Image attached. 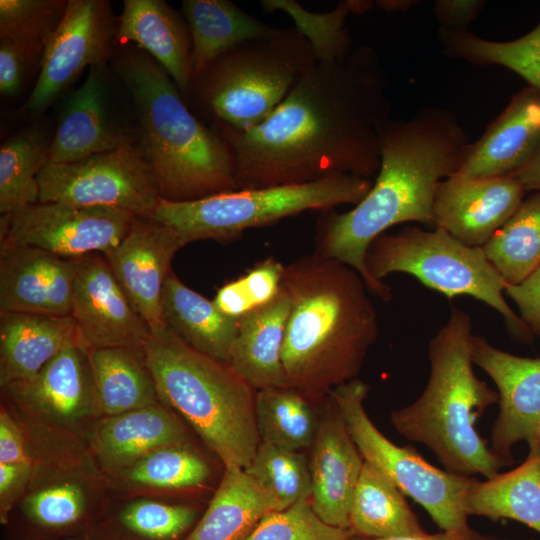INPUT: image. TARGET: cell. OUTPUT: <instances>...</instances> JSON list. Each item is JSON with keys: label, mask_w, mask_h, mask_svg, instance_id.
I'll use <instances>...</instances> for the list:
<instances>
[{"label": "cell", "mask_w": 540, "mask_h": 540, "mask_svg": "<svg viewBox=\"0 0 540 540\" xmlns=\"http://www.w3.org/2000/svg\"><path fill=\"white\" fill-rule=\"evenodd\" d=\"M388 80L375 50L317 61L259 125L214 128L227 142L240 189L305 184L336 175L373 180L380 130L390 119Z\"/></svg>", "instance_id": "6da1fadb"}, {"label": "cell", "mask_w": 540, "mask_h": 540, "mask_svg": "<svg viewBox=\"0 0 540 540\" xmlns=\"http://www.w3.org/2000/svg\"><path fill=\"white\" fill-rule=\"evenodd\" d=\"M469 145L456 116L446 109L423 108L409 120H387L380 130V167L370 191L347 212L322 211L314 253L352 267L370 293L390 300L391 288L366 269L369 245L403 222L434 226L438 185L458 171Z\"/></svg>", "instance_id": "7a4b0ae2"}, {"label": "cell", "mask_w": 540, "mask_h": 540, "mask_svg": "<svg viewBox=\"0 0 540 540\" xmlns=\"http://www.w3.org/2000/svg\"><path fill=\"white\" fill-rule=\"evenodd\" d=\"M282 287L291 302L282 350L289 387L314 399L356 379L379 332L362 276L313 253L285 265Z\"/></svg>", "instance_id": "3957f363"}, {"label": "cell", "mask_w": 540, "mask_h": 540, "mask_svg": "<svg viewBox=\"0 0 540 540\" xmlns=\"http://www.w3.org/2000/svg\"><path fill=\"white\" fill-rule=\"evenodd\" d=\"M111 65L135 106V140L161 198L185 202L239 190L231 150L188 108L169 73L134 45L114 50Z\"/></svg>", "instance_id": "277c9868"}, {"label": "cell", "mask_w": 540, "mask_h": 540, "mask_svg": "<svg viewBox=\"0 0 540 540\" xmlns=\"http://www.w3.org/2000/svg\"><path fill=\"white\" fill-rule=\"evenodd\" d=\"M471 317L453 307L428 345L430 374L421 395L392 411L390 422L410 441L425 445L445 470L486 479L507 466L475 428L499 394L474 373Z\"/></svg>", "instance_id": "5b68a950"}, {"label": "cell", "mask_w": 540, "mask_h": 540, "mask_svg": "<svg viewBox=\"0 0 540 540\" xmlns=\"http://www.w3.org/2000/svg\"><path fill=\"white\" fill-rule=\"evenodd\" d=\"M159 401L174 411L224 467L245 468L260 438L254 390L228 363L205 355L166 326L145 344Z\"/></svg>", "instance_id": "8992f818"}, {"label": "cell", "mask_w": 540, "mask_h": 540, "mask_svg": "<svg viewBox=\"0 0 540 540\" xmlns=\"http://www.w3.org/2000/svg\"><path fill=\"white\" fill-rule=\"evenodd\" d=\"M317 62L295 27L237 44L195 75L190 98L211 121L246 132L262 123Z\"/></svg>", "instance_id": "52a82bcc"}, {"label": "cell", "mask_w": 540, "mask_h": 540, "mask_svg": "<svg viewBox=\"0 0 540 540\" xmlns=\"http://www.w3.org/2000/svg\"><path fill=\"white\" fill-rule=\"evenodd\" d=\"M365 266L377 281L402 272L448 298L472 296L503 317L514 340L533 342L532 332L505 301L503 294L508 283L483 247L468 246L441 228L428 231L408 227L375 238L367 249Z\"/></svg>", "instance_id": "ba28073f"}, {"label": "cell", "mask_w": 540, "mask_h": 540, "mask_svg": "<svg viewBox=\"0 0 540 540\" xmlns=\"http://www.w3.org/2000/svg\"><path fill=\"white\" fill-rule=\"evenodd\" d=\"M372 185L371 179L343 174L305 184L240 189L194 201L160 198L149 217L177 231L185 245L200 240L229 241L247 229L307 210L355 206Z\"/></svg>", "instance_id": "9c48e42d"}, {"label": "cell", "mask_w": 540, "mask_h": 540, "mask_svg": "<svg viewBox=\"0 0 540 540\" xmlns=\"http://www.w3.org/2000/svg\"><path fill=\"white\" fill-rule=\"evenodd\" d=\"M368 391V385L356 378L328 394L364 460L422 506L442 531L460 533L465 540H495L478 533L468 523L466 495L477 479L439 469L412 446L391 442L366 413L364 400Z\"/></svg>", "instance_id": "30bf717a"}, {"label": "cell", "mask_w": 540, "mask_h": 540, "mask_svg": "<svg viewBox=\"0 0 540 540\" xmlns=\"http://www.w3.org/2000/svg\"><path fill=\"white\" fill-rule=\"evenodd\" d=\"M39 202L112 207L149 217L161 198L157 180L132 138L72 163L47 161L37 175Z\"/></svg>", "instance_id": "8fae6325"}, {"label": "cell", "mask_w": 540, "mask_h": 540, "mask_svg": "<svg viewBox=\"0 0 540 540\" xmlns=\"http://www.w3.org/2000/svg\"><path fill=\"white\" fill-rule=\"evenodd\" d=\"M1 400L28 421L88 446L99 419L87 351L70 346L31 379L1 387Z\"/></svg>", "instance_id": "7c38bea8"}, {"label": "cell", "mask_w": 540, "mask_h": 540, "mask_svg": "<svg viewBox=\"0 0 540 540\" xmlns=\"http://www.w3.org/2000/svg\"><path fill=\"white\" fill-rule=\"evenodd\" d=\"M111 499L103 474L89 457L33 473L12 515L25 540L84 535Z\"/></svg>", "instance_id": "4fadbf2b"}, {"label": "cell", "mask_w": 540, "mask_h": 540, "mask_svg": "<svg viewBox=\"0 0 540 540\" xmlns=\"http://www.w3.org/2000/svg\"><path fill=\"white\" fill-rule=\"evenodd\" d=\"M134 215L112 207L38 202L1 217V241L32 246L68 259L115 248Z\"/></svg>", "instance_id": "5bb4252c"}, {"label": "cell", "mask_w": 540, "mask_h": 540, "mask_svg": "<svg viewBox=\"0 0 540 540\" xmlns=\"http://www.w3.org/2000/svg\"><path fill=\"white\" fill-rule=\"evenodd\" d=\"M118 17L104 0H68L64 16L46 45L38 79L25 108L43 112L85 68L112 57Z\"/></svg>", "instance_id": "9a60e30c"}, {"label": "cell", "mask_w": 540, "mask_h": 540, "mask_svg": "<svg viewBox=\"0 0 540 540\" xmlns=\"http://www.w3.org/2000/svg\"><path fill=\"white\" fill-rule=\"evenodd\" d=\"M71 317L86 351L144 346L151 334L101 253L76 259Z\"/></svg>", "instance_id": "2e32d148"}, {"label": "cell", "mask_w": 540, "mask_h": 540, "mask_svg": "<svg viewBox=\"0 0 540 540\" xmlns=\"http://www.w3.org/2000/svg\"><path fill=\"white\" fill-rule=\"evenodd\" d=\"M472 360L493 380L499 394L490 450L511 465L513 446L520 441L529 444L540 434V357L517 356L474 335Z\"/></svg>", "instance_id": "e0dca14e"}, {"label": "cell", "mask_w": 540, "mask_h": 540, "mask_svg": "<svg viewBox=\"0 0 540 540\" xmlns=\"http://www.w3.org/2000/svg\"><path fill=\"white\" fill-rule=\"evenodd\" d=\"M185 246L173 228L150 217L134 216L120 243L105 254L124 293L151 331L165 326L162 294L176 252Z\"/></svg>", "instance_id": "ac0fdd59"}, {"label": "cell", "mask_w": 540, "mask_h": 540, "mask_svg": "<svg viewBox=\"0 0 540 540\" xmlns=\"http://www.w3.org/2000/svg\"><path fill=\"white\" fill-rule=\"evenodd\" d=\"M526 193L512 175L460 179L438 185L434 227L472 247H483L514 214Z\"/></svg>", "instance_id": "d6986e66"}, {"label": "cell", "mask_w": 540, "mask_h": 540, "mask_svg": "<svg viewBox=\"0 0 540 540\" xmlns=\"http://www.w3.org/2000/svg\"><path fill=\"white\" fill-rule=\"evenodd\" d=\"M76 259L1 241L0 312L71 316Z\"/></svg>", "instance_id": "ffe728a7"}, {"label": "cell", "mask_w": 540, "mask_h": 540, "mask_svg": "<svg viewBox=\"0 0 540 540\" xmlns=\"http://www.w3.org/2000/svg\"><path fill=\"white\" fill-rule=\"evenodd\" d=\"M329 403L311 446L309 501L325 523L349 529L351 503L365 460L330 399Z\"/></svg>", "instance_id": "44dd1931"}, {"label": "cell", "mask_w": 540, "mask_h": 540, "mask_svg": "<svg viewBox=\"0 0 540 540\" xmlns=\"http://www.w3.org/2000/svg\"><path fill=\"white\" fill-rule=\"evenodd\" d=\"M191 444L187 424L161 402L97 420L89 452L103 475L123 470L170 445Z\"/></svg>", "instance_id": "7402d4cb"}, {"label": "cell", "mask_w": 540, "mask_h": 540, "mask_svg": "<svg viewBox=\"0 0 540 540\" xmlns=\"http://www.w3.org/2000/svg\"><path fill=\"white\" fill-rule=\"evenodd\" d=\"M540 143V91L526 86L475 143H470L458 171L460 179L511 175L522 167Z\"/></svg>", "instance_id": "603a6c76"}, {"label": "cell", "mask_w": 540, "mask_h": 540, "mask_svg": "<svg viewBox=\"0 0 540 540\" xmlns=\"http://www.w3.org/2000/svg\"><path fill=\"white\" fill-rule=\"evenodd\" d=\"M134 45L152 56L171 76L183 98L191 96L192 40L186 20L162 0H124L115 46Z\"/></svg>", "instance_id": "cb8c5ba5"}, {"label": "cell", "mask_w": 540, "mask_h": 540, "mask_svg": "<svg viewBox=\"0 0 540 540\" xmlns=\"http://www.w3.org/2000/svg\"><path fill=\"white\" fill-rule=\"evenodd\" d=\"M128 139L109 115L107 63L91 66L63 107L51 139L49 161L76 162L113 150Z\"/></svg>", "instance_id": "d4e9b609"}, {"label": "cell", "mask_w": 540, "mask_h": 540, "mask_svg": "<svg viewBox=\"0 0 540 540\" xmlns=\"http://www.w3.org/2000/svg\"><path fill=\"white\" fill-rule=\"evenodd\" d=\"M74 345L80 340L71 316L0 312V387L31 379Z\"/></svg>", "instance_id": "484cf974"}, {"label": "cell", "mask_w": 540, "mask_h": 540, "mask_svg": "<svg viewBox=\"0 0 540 540\" xmlns=\"http://www.w3.org/2000/svg\"><path fill=\"white\" fill-rule=\"evenodd\" d=\"M290 307L282 287L271 302L239 319L228 364L256 391L289 387L282 350Z\"/></svg>", "instance_id": "4316f807"}, {"label": "cell", "mask_w": 540, "mask_h": 540, "mask_svg": "<svg viewBox=\"0 0 540 540\" xmlns=\"http://www.w3.org/2000/svg\"><path fill=\"white\" fill-rule=\"evenodd\" d=\"M210 474L209 463L192 444H180L155 450L131 466L103 476L114 498L170 500L176 493L204 487Z\"/></svg>", "instance_id": "83f0119b"}, {"label": "cell", "mask_w": 540, "mask_h": 540, "mask_svg": "<svg viewBox=\"0 0 540 540\" xmlns=\"http://www.w3.org/2000/svg\"><path fill=\"white\" fill-rule=\"evenodd\" d=\"M199 518V509L187 503L112 497L83 536L86 540H183Z\"/></svg>", "instance_id": "f1b7e54d"}, {"label": "cell", "mask_w": 540, "mask_h": 540, "mask_svg": "<svg viewBox=\"0 0 540 540\" xmlns=\"http://www.w3.org/2000/svg\"><path fill=\"white\" fill-rule=\"evenodd\" d=\"M144 346L87 351L99 418L160 402Z\"/></svg>", "instance_id": "f546056e"}, {"label": "cell", "mask_w": 540, "mask_h": 540, "mask_svg": "<svg viewBox=\"0 0 540 540\" xmlns=\"http://www.w3.org/2000/svg\"><path fill=\"white\" fill-rule=\"evenodd\" d=\"M275 500L243 468L229 466L207 508L183 540H246Z\"/></svg>", "instance_id": "4dcf8cb0"}, {"label": "cell", "mask_w": 540, "mask_h": 540, "mask_svg": "<svg viewBox=\"0 0 540 540\" xmlns=\"http://www.w3.org/2000/svg\"><path fill=\"white\" fill-rule=\"evenodd\" d=\"M165 326L195 350L228 363L239 320L220 312L212 300L185 285L172 271L162 294Z\"/></svg>", "instance_id": "1f68e13d"}, {"label": "cell", "mask_w": 540, "mask_h": 540, "mask_svg": "<svg viewBox=\"0 0 540 540\" xmlns=\"http://www.w3.org/2000/svg\"><path fill=\"white\" fill-rule=\"evenodd\" d=\"M524 462L473 485L466 495L468 516H484L493 521L511 519L540 534V443L528 444Z\"/></svg>", "instance_id": "d6a6232c"}, {"label": "cell", "mask_w": 540, "mask_h": 540, "mask_svg": "<svg viewBox=\"0 0 540 540\" xmlns=\"http://www.w3.org/2000/svg\"><path fill=\"white\" fill-rule=\"evenodd\" d=\"M182 14L192 40L194 75L237 44L271 37L279 31L228 0H183Z\"/></svg>", "instance_id": "836d02e7"}, {"label": "cell", "mask_w": 540, "mask_h": 540, "mask_svg": "<svg viewBox=\"0 0 540 540\" xmlns=\"http://www.w3.org/2000/svg\"><path fill=\"white\" fill-rule=\"evenodd\" d=\"M405 497L382 471L364 461L349 514L353 536L390 538L425 533Z\"/></svg>", "instance_id": "e575fe53"}, {"label": "cell", "mask_w": 540, "mask_h": 540, "mask_svg": "<svg viewBox=\"0 0 540 540\" xmlns=\"http://www.w3.org/2000/svg\"><path fill=\"white\" fill-rule=\"evenodd\" d=\"M51 140L28 128L0 147V213L12 214L39 202L37 175L49 160Z\"/></svg>", "instance_id": "d590c367"}, {"label": "cell", "mask_w": 540, "mask_h": 540, "mask_svg": "<svg viewBox=\"0 0 540 540\" xmlns=\"http://www.w3.org/2000/svg\"><path fill=\"white\" fill-rule=\"evenodd\" d=\"M255 416L260 442L294 451L311 447L319 426L310 399L292 387L256 391Z\"/></svg>", "instance_id": "8d00e7d4"}, {"label": "cell", "mask_w": 540, "mask_h": 540, "mask_svg": "<svg viewBox=\"0 0 540 540\" xmlns=\"http://www.w3.org/2000/svg\"><path fill=\"white\" fill-rule=\"evenodd\" d=\"M483 249L511 285L522 282L540 265V191L522 201Z\"/></svg>", "instance_id": "74e56055"}, {"label": "cell", "mask_w": 540, "mask_h": 540, "mask_svg": "<svg viewBox=\"0 0 540 540\" xmlns=\"http://www.w3.org/2000/svg\"><path fill=\"white\" fill-rule=\"evenodd\" d=\"M446 51L477 65L506 67L540 91V22L527 34L511 41H492L467 30L440 29Z\"/></svg>", "instance_id": "f35d334b"}, {"label": "cell", "mask_w": 540, "mask_h": 540, "mask_svg": "<svg viewBox=\"0 0 540 540\" xmlns=\"http://www.w3.org/2000/svg\"><path fill=\"white\" fill-rule=\"evenodd\" d=\"M244 470L275 500L278 511L310 500L309 460L300 451L260 442Z\"/></svg>", "instance_id": "ab89813d"}, {"label": "cell", "mask_w": 540, "mask_h": 540, "mask_svg": "<svg viewBox=\"0 0 540 540\" xmlns=\"http://www.w3.org/2000/svg\"><path fill=\"white\" fill-rule=\"evenodd\" d=\"M68 1L0 0V39L15 44L32 63L41 60Z\"/></svg>", "instance_id": "60d3db41"}, {"label": "cell", "mask_w": 540, "mask_h": 540, "mask_svg": "<svg viewBox=\"0 0 540 540\" xmlns=\"http://www.w3.org/2000/svg\"><path fill=\"white\" fill-rule=\"evenodd\" d=\"M261 5L267 12L281 9L288 13L310 42L317 61L344 58L352 52V39L345 25L346 17L354 13L352 1H342L327 13L308 12L288 0H265Z\"/></svg>", "instance_id": "b9f144b4"}, {"label": "cell", "mask_w": 540, "mask_h": 540, "mask_svg": "<svg viewBox=\"0 0 540 540\" xmlns=\"http://www.w3.org/2000/svg\"><path fill=\"white\" fill-rule=\"evenodd\" d=\"M285 266L274 258H267L239 278L221 286L212 302L233 319L271 302L281 291Z\"/></svg>", "instance_id": "7bdbcfd3"}, {"label": "cell", "mask_w": 540, "mask_h": 540, "mask_svg": "<svg viewBox=\"0 0 540 540\" xmlns=\"http://www.w3.org/2000/svg\"><path fill=\"white\" fill-rule=\"evenodd\" d=\"M350 529L325 523L309 500L268 513L246 540H352Z\"/></svg>", "instance_id": "ee69618b"}, {"label": "cell", "mask_w": 540, "mask_h": 540, "mask_svg": "<svg viewBox=\"0 0 540 540\" xmlns=\"http://www.w3.org/2000/svg\"><path fill=\"white\" fill-rule=\"evenodd\" d=\"M32 477L29 464H0V522L8 525L13 510L26 493Z\"/></svg>", "instance_id": "f6af8a7d"}, {"label": "cell", "mask_w": 540, "mask_h": 540, "mask_svg": "<svg viewBox=\"0 0 540 540\" xmlns=\"http://www.w3.org/2000/svg\"><path fill=\"white\" fill-rule=\"evenodd\" d=\"M505 294L516 304L532 334L540 337V265L522 282L507 284Z\"/></svg>", "instance_id": "bcb514c9"}, {"label": "cell", "mask_w": 540, "mask_h": 540, "mask_svg": "<svg viewBox=\"0 0 540 540\" xmlns=\"http://www.w3.org/2000/svg\"><path fill=\"white\" fill-rule=\"evenodd\" d=\"M0 464L31 465L22 426L3 402L0 405Z\"/></svg>", "instance_id": "7dc6e473"}, {"label": "cell", "mask_w": 540, "mask_h": 540, "mask_svg": "<svg viewBox=\"0 0 540 540\" xmlns=\"http://www.w3.org/2000/svg\"><path fill=\"white\" fill-rule=\"evenodd\" d=\"M26 55L12 42L0 39V91L15 96L22 88L27 66Z\"/></svg>", "instance_id": "c3c4849f"}, {"label": "cell", "mask_w": 540, "mask_h": 540, "mask_svg": "<svg viewBox=\"0 0 540 540\" xmlns=\"http://www.w3.org/2000/svg\"><path fill=\"white\" fill-rule=\"evenodd\" d=\"M481 0H439L434 13L444 29L466 30L484 6Z\"/></svg>", "instance_id": "681fc988"}, {"label": "cell", "mask_w": 540, "mask_h": 540, "mask_svg": "<svg viewBox=\"0 0 540 540\" xmlns=\"http://www.w3.org/2000/svg\"><path fill=\"white\" fill-rule=\"evenodd\" d=\"M511 175L521 182L526 192L540 191V143L527 162Z\"/></svg>", "instance_id": "f907efd6"}, {"label": "cell", "mask_w": 540, "mask_h": 540, "mask_svg": "<svg viewBox=\"0 0 540 540\" xmlns=\"http://www.w3.org/2000/svg\"><path fill=\"white\" fill-rule=\"evenodd\" d=\"M352 540H465V538L460 533L441 530L440 532L433 534L425 532L418 535L398 536L390 538L353 537Z\"/></svg>", "instance_id": "816d5d0a"}, {"label": "cell", "mask_w": 540, "mask_h": 540, "mask_svg": "<svg viewBox=\"0 0 540 540\" xmlns=\"http://www.w3.org/2000/svg\"><path fill=\"white\" fill-rule=\"evenodd\" d=\"M416 1H409V0H396V1H378L377 6H379L381 9L392 12V11H405L409 9L411 6L415 5Z\"/></svg>", "instance_id": "f5cc1de1"}, {"label": "cell", "mask_w": 540, "mask_h": 540, "mask_svg": "<svg viewBox=\"0 0 540 540\" xmlns=\"http://www.w3.org/2000/svg\"><path fill=\"white\" fill-rule=\"evenodd\" d=\"M538 440H539V443H540V434H539Z\"/></svg>", "instance_id": "db71d44e"}]
</instances>
